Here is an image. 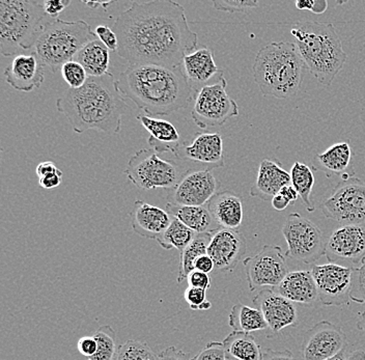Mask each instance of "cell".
<instances>
[{"mask_svg": "<svg viewBox=\"0 0 365 360\" xmlns=\"http://www.w3.org/2000/svg\"><path fill=\"white\" fill-rule=\"evenodd\" d=\"M120 58L130 65L175 68L197 48L185 9L171 0L133 2L114 22Z\"/></svg>", "mask_w": 365, "mask_h": 360, "instance_id": "1", "label": "cell"}, {"mask_svg": "<svg viewBox=\"0 0 365 360\" xmlns=\"http://www.w3.org/2000/svg\"><path fill=\"white\" fill-rule=\"evenodd\" d=\"M116 82L123 97L152 118L186 108L195 98L182 66L130 65Z\"/></svg>", "mask_w": 365, "mask_h": 360, "instance_id": "2", "label": "cell"}, {"mask_svg": "<svg viewBox=\"0 0 365 360\" xmlns=\"http://www.w3.org/2000/svg\"><path fill=\"white\" fill-rule=\"evenodd\" d=\"M56 108L67 116L76 133L98 130L107 134H118L128 105L118 91L113 75L107 73L101 77H88L82 88L68 90L56 100Z\"/></svg>", "mask_w": 365, "mask_h": 360, "instance_id": "3", "label": "cell"}, {"mask_svg": "<svg viewBox=\"0 0 365 360\" xmlns=\"http://www.w3.org/2000/svg\"><path fill=\"white\" fill-rule=\"evenodd\" d=\"M305 67L295 43L273 42L257 52L253 77L264 97L287 99L300 90Z\"/></svg>", "mask_w": 365, "mask_h": 360, "instance_id": "4", "label": "cell"}, {"mask_svg": "<svg viewBox=\"0 0 365 360\" xmlns=\"http://www.w3.org/2000/svg\"><path fill=\"white\" fill-rule=\"evenodd\" d=\"M291 34L307 69L322 86H330L348 58L334 25L298 21L293 24Z\"/></svg>", "mask_w": 365, "mask_h": 360, "instance_id": "5", "label": "cell"}, {"mask_svg": "<svg viewBox=\"0 0 365 360\" xmlns=\"http://www.w3.org/2000/svg\"><path fill=\"white\" fill-rule=\"evenodd\" d=\"M44 6L29 0H0V50L4 56L33 49L50 24ZM51 19V18H50Z\"/></svg>", "mask_w": 365, "mask_h": 360, "instance_id": "6", "label": "cell"}, {"mask_svg": "<svg viewBox=\"0 0 365 360\" xmlns=\"http://www.w3.org/2000/svg\"><path fill=\"white\" fill-rule=\"evenodd\" d=\"M97 38L91 25L83 20L56 19L45 27L34 45V52L44 67L56 73L66 63L73 61L82 48Z\"/></svg>", "mask_w": 365, "mask_h": 360, "instance_id": "7", "label": "cell"}, {"mask_svg": "<svg viewBox=\"0 0 365 360\" xmlns=\"http://www.w3.org/2000/svg\"><path fill=\"white\" fill-rule=\"evenodd\" d=\"M184 173L175 160L162 159L153 149L139 150L124 170L128 180L143 190H170L177 185Z\"/></svg>", "mask_w": 365, "mask_h": 360, "instance_id": "8", "label": "cell"}, {"mask_svg": "<svg viewBox=\"0 0 365 360\" xmlns=\"http://www.w3.org/2000/svg\"><path fill=\"white\" fill-rule=\"evenodd\" d=\"M321 210L326 218L339 225L365 227L364 182L355 175L341 179L322 202Z\"/></svg>", "mask_w": 365, "mask_h": 360, "instance_id": "9", "label": "cell"}, {"mask_svg": "<svg viewBox=\"0 0 365 360\" xmlns=\"http://www.w3.org/2000/svg\"><path fill=\"white\" fill-rule=\"evenodd\" d=\"M282 234L287 245L285 257L309 265L325 256L323 232L304 216L299 213L289 214L282 227Z\"/></svg>", "mask_w": 365, "mask_h": 360, "instance_id": "10", "label": "cell"}, {"mask_svg": "<svg viewBox=\"0 0 365 360\" xmlns=\"http://www.w3.org/2000/svg\"><path fill=\"white\" fill-rule=\"evenodd\" d=\"M227 86V79L223 77L196 93L191 110L196 126L202 130L222 126L230 118L239 115L238 104L228 96Z\"/></svg>", "mask_w": 365, "mask_h": 360, "instance_id": "11", "label": "cell"}, {"mask_svg": "<svg viewBox=\"0 0 365 360\" xmlns=\"http://www.w3.org/2000/svg\"><path fill=\"white\" fill-rule=\"evenodd\" d=\"M284 257L280 246L264 245L259 254L246 257L243 265L250 291L277 288L289 273Z\"/></svg>", "mask_w": 365, "mask_h": 360, "instance_id": "12", "label": "cell"}, {"mask_svg": "<svg viewBox=\"0 0 365 360\" xmlns=\"http://www.w3.org/2000/svg\"><path fill=\"white\" fill-rule=\"evenodd\" d=\"M325 256L331 264L357 269L365 259V227L341 225L326 241Z\"/></svg>", "mask_w": 365, "mask_h": 360, "instance_id": "13", "label": "cell"}, {"mask_svg": "<svg viewBox=\"0 0 365 360\" xmlns=\"http://www.w3.org/2000/svg\"><path fill=\"white\" fill-rule=\"evenodd\" d=\"M220 183L212 170H187L177 185L168 190L170 204L180 206H205L217 192Z\"/></svg>", "mask_w": 365, "mask_h": 360, "instance_id": "14", "label": "cell"}, {"mask_svg": "<svg viewBox=\"0 0 365 360\" xmlns=\"http://www.w3.org/2000/svg\"><path fill=\"white\" fill-rule=\"evenodd\" d=\"M354 270L331 263L312 266L310 271L318 289L319 302L326 307H341L350 302Z\"/></svg>", "mask_w": 365, "mask_h": 360, "instance_id": "15", "label": "cell"}, {"mask_svg": "<svg viewBox=\"0 0 365 360\" xmlns=\"http://www.w3.org/2000/svg\"><path fill=\"white\" fill-rule=\"evenodd\" d=\"M346 334L339 325L321 321L303 336L300 354L302 360H326L346 350Z\"/></svg>", "mask_w": 365, "mask_h": 360, "instance_id": "16", "label": "cell"}, {"mask_svg": "<svg viewBox=\"0 0 365 360\" xmlns=\"http://www.w3.org/2000/svg\"><path fill=\"white\" fill-rule=\"evenodd\" d=\"M175 156L182 161L204 165L207 170L225 165L222 136L219 132L196 133L184 140Z\"/></svg>", "mask_w": 365, "mask_h": 360, "instance_id": "17", "label": "cell"}, {"mask_svg": "<svg viewBox=\"0 0 365 360\" xmlns=\"http://www.w3.org/2000/svg\"><path fill=\"white\" fill-rule=\"evenodd\" d=\"M253 304L262 312L274 334L298 324V313L293 302L278 293L276 288H264L253 297Z\"/></svg>", "mask_w": 365, "mask_h": 360, "instance_id": "18", "label": "cell"}, {"mask_svg": "<svg viewBox=\"0 0 365 360\" xmlns=\"http://www.w3.org/2000/svg\"><path fill=\"white\" fill-rule=\"evenodd\" d=\"M247 242L239 230L218 229L213 232L207 254L219 271L232 272L246 254Z\"/></svg>", "mask_w": 365, "mask_h": 360, "instance_id": "19", "label": "cell"}, {"mask_svg": "<svg viewBox=\"0 0 365 360\" xmlns=\"http://www.w3.org/2000/svg\"><path fill=\"white\" fill-rule=\"evenodd\" d=\"M44 68L36 52L18 54L4 71V77L15 90L31 93L44 82Z\"/></svg>", "mask_w": 365, "mask_h": 360, "instance_id": "20", "label": "cell"}, {"mask_svg": "<svg viewBox=\"0 0 365 360\" xmlns=\"http://www.w3.org/2000/svg\"><path fill=\"white\" fill-rule=\"evenodd\" d=\"M182 69L195 95L204 86L216 83L225 77L223 71L217 67L213 51L207 47L185 56Z\"/></svg>", "mask_w": 365, "mask_h": 360, "instance_id": "21", "label": "cell"}, {"mask_svg": "<svg viewBox=\"0 0 365 360\" xmlns=\"http://www.w3.org/2000/svg\"><path fill=\"white\" fill-rule=\"evenodd\" d=\"M132 229L138 236L158 240L170 227L173 216L166 210L148 204L145 200H136L130 213Z\"/></svg>", "mask_w": 365, "mask_h": 360, "instance_id": "22", "label": "cell"}, {"mask_svg": "<svg viewBox=\"0 0 365 360\" xmlns=\"http://www.w3.org/2000/svg\"><path fill=\"white\" fill-rule=\"evenodd\" d=\"M291 185V175L276 159L266 158L259 164L255 185L251 187L250 197L262 200H272L285 186Z\"/></svg>", "mask_w": 365, "mask_h": 360, "instance_id": "23", "label": "cell"}, {"mask_svg": "<svg viewBox=\"0 0 365 360\" xmlns=\"http://www.w3.org/2000/svg\"><path fill=\"white\" fill-rule=\"evenodd\" d=\"M352 161L353 150L350 143L341 141L331 145L322 154H317L312 159V168L324 173L327 178L339 175L344 179L355 175Z\"/></svg>", "mask_w": 365, "mask_h": 360, "instance_id": "24", "label": "cell"}, {"mask_svg": "<svg viewBox=\"0 0 365 360\" xmlns=\"http://www.w3.org/2000/svg\"><path fill=\"white\" fill-rule=\"evenodd\" d=\"M205 206L221 229L239 230L241 227L244 217L243 202L232 191H219Z\"/></svg>", "mask_w": 365, "mask_h": 360, "instance_id": "25", "label": "cell"}, {"mask_svg": "<svg viewBox=\"0 0 365 360\" xmlns=\"http://www.w3.org/2000/svg\"><path fill=\"white\" fill-rule=\"evenodd\" d=\"M137 120L141 123L148 132V143L150 149L158 154L171 152L173 155L181 145V138L175 125L161 118L152 116L138 115Z\"/></svg>", "mask_w": 365, "mask_h": 360, "instance_id": "26", "label": "cell"}, {"mask_svg": "<svg viewBox=\"0 0 365 360\" xmlns=\"http://www.w3.org/2000/svg\"><path fill=\"white\" fill-rule=\"evenodd\" d=\"M276 290L293 303L312 305L319 300L318 289L312 271L299 270L287 273Z\"/></svg>", "mask_w": 365, "mask_h": 360, "instance_id": "27", "label": "cell"}, {"mask_svg": "<svg viewBox=\"0 0 365 360\" xmlns=\"http://www.w3.org/2000/svg\"><path fill=\"white\" fill-rule=\"evenodd\" d=\"M166 211L192 230L195 234L212 232L220 229L207 206H180L168 202Z\"/></svg>", "mask_w": 365, "mask_h": 360, "instance_id": "28", "label": "cell"}, {"mask_svg": "<svg viewBox=\"0 0 365 360\" xmlns=\"http://www.w3.org/2000/svg\"><path fill=\"white\" fill-rule=\"evenodd\" d=\"M74 59L83 66L88 77H101L109 73V50L98 38L82 48Z\"/></svg>", "mask_w": 365, "mask_h": 360, "instance_id": "29", "label": "cell"}, {"mask_svg": "<svg viewBox=\"0 0 365 360\" xmlns=\"http://www.w3.org/2000/svg\"><path fill=\"white\" fill-rule=\"evenodd\" d=\"M227 353L238 360H262L261 346L250 332L234 331L222 341Z\"/></svg>", "mask_w": 365, "mask_h": 360, "instance_id": "30", "label": "cell"}, {"mask_svg": "<svg viewBox=\"0 0 365 360\" xmlns=\"http://www.w3.org/2000/svg\"><path fill=\"white\" fill-rule=\"evenodd\" d=\"M228 324L236 331L255 332L267 329L268 324L262 312L255 307L237 303L228 316Z\"/></svg>", "mask_w": 365, "mask_h": 360, "instance_id": "31", "label": "cell"}, {"mask_svg": "<svg viewBox=\"0 0 365 360\" xmlns=\"http://www.w3.org/2000/svg\"><path fill=\"white\" fill-rule=\"evenodd\" d=\"M212 235L213 232L196 234L192 242L180 254L179 275H178L179 284L187 279L188 275L195 270L194 265L198 257L207 254V248L211 242Z\"/></svg>", "mask_w": 365, "mask_h": 360, "instance_id": "32", "label": "cell"}, {"mask_svg": "<svg viewBox=\"0 0 365 360\" xmlns=\"http://www.w3.org/2000/svg\"><path fill=\"white\" fill-rule=\"evenodd\" d=\"M291 185L298 192L299 197L304 204L308 212H314L316 210L314 202L312 200V188L314 186V175L312 168L307 164L297 163L292 166Z\"/></svg>", "mask_w": 365, "mask_h": 360, "instance_id": "33", "label": "cell"}, {"mask_svg": "<svg viewBox=\"0 0 365 360\" xmlns=\"http://www.w3.org/2000/svg\"><path fill=\"white\" fill-rule=\"evenodd\" d=\"M195 235L192 230L189 229L184 223L173 216L170 227L161 237H159L157 242L163 250H170L175 248L181 254L186 250L187 246L192 242Z\"/></svg>", "mask_w": 365, "mask_h": 360, "instance_id": "34", "label": "cell"}, {"mask_svg": "<svg viewBox=\"0 0 365 360\" xmlns=\"http://www.w3.org/2000/svg\"><path fill=\"white\" fill-rule=\"evenodd\" d=\"M97 341V352L88 360H116L118 348L116 346V334L110 325H104L98 328L95 332Z\"/></svg>", "mask_w": 365, "mask_h": 360, "instance_id": "35", "label": "cell"}, {"mask_svg": "<svg viewBox=\"0 0 365 360\" xmlns=\"http://www.w3.org/2000/svg\"><path fill=\"white\" fill-rule=\"evenodd\" d=\"M116 360H160L159 355L145 341L129 339L118 347Z\"/></svg>", "mask_w": 365, "mask_h": 360, "instance_id": "36", "label": "cell"}, {"mask_svg": "<svg viewBox=\"0 0 365 360\" xmlns=\"http://www.w3.org/2000/svg\"><path fill=\"white\" fill-rule=\"evenodd\" d=\"M61 73L63 81L67 82L68 86L72 90L82 88L88 79V73L83 66L75 59L63 65V67L61 68Z\"/></svg>", "mask_w": 365, "mask_h": 360, "instance_id": "37", "label": "cell"}, {"mask_svg": "<svg viewBox=\"0 0 365 360\" xmlns=\"http://www.w3.org/2000/svg\"><path fill=\"white\" fill-rule=\"evenodd\" d=\"M184 298L193 311H207L212 307V303L207 299V291L202 289L188 287L184 292Z\"/></svg>", "mask_w": 365, "mask_h": 360, "instance_id": "38", "label": "cell"}, {"mask_svg": "<svg viewBox=\"0 0 365 360\" xmlns=\"http://www.w3.org/2000/svg\"><path fill=\"white\" fill-rule=\"evenodd\" d=\"M214 8L217 11L227 13H243L251 9L257 8L259 2L255 0H223L213 1Z\"/></svg>", "mask_w": 365, "mask_h": 360, "instance_id": "39", "label": "cell"}, {"mask_svg": "<svg viewBox=\"0 0 365 360\" xmlns=\"http://www.w3.org/2000/svg\"><path fill=\"white\" fill-rule=\"evenodd\" d=\"M351 300L360 304H365V259L360 267L354 270Z\"/></svg>", "mask_w": 365, "mask_h": 360, "instance_id": "40", "label": "cell"}, {"mask_svg": "<svg viewBox=\"0 0 365 360\" xmlns=\"http://www.w3.org/2000/svg\"><path fill=\"white\" fill-rule=\"evenodd\" d=\"M227 350L220 341H210L194 356V360H228Z\"/></svg>", "mask_w": 365, "mask_h": 360, "instance_id": "41", "label": "cell"}, {"mask_svg": "<svg viewBox=\"0 0 365 360\" xmlns=\"http://www.w3.org/2000/svg\"><path fill=\"white\" fill-rule=\"evenodd\" d=\"M96 36L98 40L101 41L103 44L107 47L109 51L118 53V38L115 31L111 29L107 25H98L95 29Z\"/></svg>", "mask_w": 365, "mask_h": 360, "instance_id": "42", "label": "cell"}, {"mask_svg": "<svg viewBox=\"0 0 365 360\" xmlns=\"http://www.w3.org/2000/svg\"><path fill=\"white\" fill-rule=\"evenodd\" d=\"M188 282V287L192 288L202 289V290L207 291L211 288V277L207 273L200 272L198 270H194L187 277Z\"/></svg>", "mask_w": 365, "mask_h": 360, "instance_id": "43", "label": "cell"}, {"mask_svg": "<svg viewBox=\"0 0 365 360\" xmlns=\"http://www.w3.org/2000/svg\"><path fill=\"white\" fill-rule=\"evenodd\" d=\"M70 4V0H47L43 2L46 15L51 19L58 17Z\"/></svg>", "mask_w": 365, "mask_h": 360, "instance_id": "44", "label": "cell"}, {"mask_svg": "<svg viewBox=\"0 0 365 360\" xmlns=\"http://www.w3.org/2000/svg\"><path fill=\"white\" fill-rule=\"evenodd\" d=\"M77 348L82 356L91 359L97 352L98 344L95 336H83L79 339Z\"/></svg>", "mask_w": 365, "mask_h": 360, "instance_id": "45", "label": "cell"}, {"mask_svg": "<svg viewBox=\"0 0 365 360\" xmlns=\"http://www.w3.org/2000/svg\"><path fill=\"white\" fill-rule=\"evenodd\" d=\"M160 360H194L192 355L180 350L175 346L164 349L159 354Z\"/></svg>", "mask_w": 365, "mask_h": 360, "instance_id": "46", "label": "cell"}, {"mask_svg": "<svg viewBox=\"0 0 365 360\" xmlns=\"http://www.w3.org/2000/svg\"><path fill=\"white\" fill-rule=\"evenodd\" d=\"M61 181H63V172L44 175L38 179V184L42 188L50 190L61 185Z\"/></svg>", "mask_w": 365, "mask_h": 360, "instance_id": "47", "label": "cell"}, {"mask_svg": "<svg viewBox=\"0 0 365 360\" xmlns=\"http://www.w3.org/2000/svg\"><path fill=\"white\" fill-rule=\"evenodd\" d=\"M262 360H296L291 351H275L268 349L262 353Z\"/></svg>", "mask_w": 365, "mask_h": 360, "instance_id": "48", "label": "cell"}, {"mask_svg": "<svg viewBox=\"0 0 365 360\" xmlns=\"http://www.w3.org/2000/svg\"><path fill=\"white\" fill-rule=\"evenodd\" d=\"M194 268H195V270L200 271V272L210 274L215 269V263H214L213 259H212L209 254H205V256L198 257Z\"/></svg>", "mask_w": 365, "mask_h": 360, "instance_id": "49", "label": "cell"}, {"mask_svg": "<svg viewBox=\"0 0 365 360\" xmlns=\"http://www.w3.org/2000/svg\"><path fill=\"white\" fill-rule=\"evenodd\" d=\"M36 172V175L40 179V178L44 177V175L61 173V170L52 161H45V163L38 164Z\"/></svg>", "mask_w": 365, "mask_h": 360, "instance_id": "50", "label": "cell"}, {"mask_svg": "<svg viewBox=\"0 0 365 360\" xmlns=\"http://www.w3.org/2000/svg\"><path fill=\"white\" fill-rule=\"evenodd\" d=\"M271 202H272L273 208L276 211H284L289 207V205L291 204V202L287 197H284V195H280V193L276 195Z\"/></svg>", "mask_w": 365, "mask_h": 360, "instance_id": "51", "label": "cell"}, {"mask_svg": "<svg viewBox=\"0 0 365 360\" xmlns=\"http://www.w3.org/2000/svg\"><path fill=\"white\" fill-rule=\"evenodd\" d=\"M279 193L284 195V197H287V200L291 202V204L292 202H295L299 198L298 192H297L295 188L292 185L284 187V188L280 190Z\"/></svg>", "mask_w": 365, "mask_h": 360, "instance_id": "52", "label": "cell"}, {"mask_svg": "<svg viewBox=\"0 0 365 360\" xmlns=\"http://www.w3.org/2000/svg\"><path fill=\"white\" fill-rule=\"evenodd\" d=\"M314 0H299L296 1L295 6L298 10L304 11H312L314 6Z\"/></svg>", "mask_w": 365, "mask_h": 360, "instance_id": "53", "label": "cell"}, {"mask_svg": "<svg viewBox=\"0 0 365 360\" xmlns=\"http://www.w3.org/2000/svg\"><path fill=\"white\" fill-rule=\"evenodd\" d=\"M328 2L325 1V0H319V1L314 2V9H312V12L314 14H323L326 12L327 10Z\"/></svg>", "mask_w": 365, "mask_h": 360, "instance_id": "54", "label": "cell"}, {"mask_svg": "<svg viewBox=\"0 0 365 360\" xmlns=\"http://www.w3.org/2000/svg\"><path fill=\"white\" fill-rule=\"evenodd\" d=\"M114 1H108V2H88L84 1V4L86 6H88V8L91 9H97L99 8V6H103V9H104L105 11H107V9L109 8V6H111V4H113Z\"/></svg>", "mask_w": 365, "mask_h": 360, "instance_id": "55", "label": "cell"}, {"mask_svg": "<svg viewBox=\"0 0 365 360\" xmlns=\"http://www.w3.org/2000/svg\"><path fill=\"white\" fill-rule=\"evenodd\" d=\"M346 360H365V352L364 350L352 351Z\"/></svg>", "mask_w": 365, "mask_h": 360, "instance_id": "56", "label": "cell"}, {"mask_svg": "<svg viewBox=\"0 0 365 360\" xmlns=\"http://www.w3.org/2000/svg\"><path fill=\"white\" fill-rule=\"evenodd\" d=\"M358 316H359L357 322L358 329L361 330V331H365V311L358 314Z\"/></svg>", "mask_w": 365, "mask_h": 360, "instance_id": "57", "label": "cell"}, {"mask_svg": "<svg viewBox=\"0 0 365 360\" xmlns=\"http://www.w3.org/2000/svg\"><path fill=\"white\" fill-rule=\"evenodd\" d=\"M348 359V356H346V350L341 351L339 354L335 355V356L331 357L329 359L326 360H346Z\"/></svg>", "mask_w": 365, "mask_h": 360, "instance_id": "58", "label": "cell"}]
</instances>
